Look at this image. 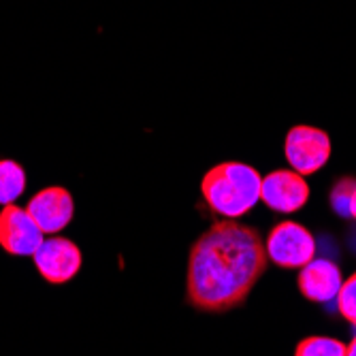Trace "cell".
<instances>
[{
    "label": "cell",
    "mask_w": 356,
    "mask_h": 356,
    "mask_svg": "<svg viewBox=\"0 0 356 356\" xmlns=\"http://www.w3.org/2000/svg\"><path fill=\"white\" fill-rule=\"evenodd\" d=\"M341 284L343 277L339 267L333 261H327V258H314V261L299 269L297 277L299 293L314 303H329L337 299Z\"/></svg>",
    "instance_id": "9"
},
{
    "label": "cell",
    "mask_w": 356,
    "mask_h": 356,
    "mask_svg": "<svg viewBox=\"0 0 356 356\" xmlns=\"http://www.w3.org/2000/svg\"><path fill=\"white\" fill-rule=\"evenodd\" d=\"M295 356H346V343L325 335H312L297 343Z\"/></svg>",
    "instance_id": "11"
},
{
    "label": "cell",
    "mask_w": 356,
    "mask_h": 356,
    "mask_svg": "<svg viewBox=\"0 0 356 356\" xmlns=\"http://www.w3.org/2000/svg\"><path fill=\"white\" fill-rule=\"evenodd\" d=\"M284 156L293 171H297L299 175H314L329 163L331 137L316 126H293L284 139Z\"/></svg>",
    "instance_id": "4"
},
{
    "label": "cell",
    "mask_w": 356,
    "mask_h": 356,
    "mask_svg": "<svg viewBox=\"0 0 356 356\" xmlns=\"http://www.w3.org/2000/svg\"><path fill=\"white\" fill-rule=\"evenodd\" d=\"M309 184L303 175L290 169H277L263 177L261 201L277 213H295L309 201Z\"/></svg>",
    "instance_id": "7"
},
{
    "label": "cell",
    "mask_w": 356,
    "mask_h": 356,
    "mask_svg": "<svg viewBox=\"0 0 356 356\" xmlns=\"http://www.w3.org/2000/svg\"><path fill=\"white\" fill-rule=\"evenodd\" d=\"M350 216L356 220V190H354V194H352V199H350Z\"/></svg>",
    "instance_id": "15"
},
{
    "label": "cell",
    "mask_w": 356,
    "mask_h": 356,
    "mask_svg": "<svg viewBox=\"0 0 356 356\" xmlns=\"http://www.w3.org/2000/svg\"><path fill=\"white\" fill-rule=\"evenodd\" d=\"M337 309L352 327H356V271L348 280H343V284L339 288Z\"/></svg>",
    "instance_id": "13"
},
{
    "label": "cell",
    "mask_w": 356,
    "mask_h": 356,
    "mask_svg": "<svg viewBox=\"0 0 356 356\" xmlns=\"http://www.w3.org/2000/svg\"><path fill=\"white\" fill-rule=\"evenodd\" d=\"M356 190V177L352 175H346V177H339L333 188H331V207L337 216L341 218H348L350 216V199Z\"/></svg>",
    "instance_id": "12"
},
{
    "label": "cell",
    "mask_w": 356,
    "mask_h": 356,
    "mask_svg": "<svg viewBox=\"0 0 356 356\" xmlns=\"http://www.w3.org/2000/svg\"><path fill=\"white\" fill-rule=\"evenodd\" d=\"M263 175L237 160H226L211 167L201 179V194L207 207L229 220L250 213L261 201Z\"/></svg>",
    "instance_id": "2"
},
{
    "label": "cell",
    "mask_w": 356,
    "mask_h": 356,
    "mask_svg": "<svg viewBox=\"0 0 356 356\" xmlns=\"http://www.w3.org/2000/svg\"><path fill=\"white\" fill-rule=\"evenodd\" d=\"M269 267L263 235L237 220H218L192 243L186 299L203 314L241 307Z\"/></svg>",
    "instance_id": "1"
},
{
    "label": "cell",
    "mask_w": 356,
    "mask_h": 356,
    "mask_svg": "<svg viewBox=\"0 0 356 356\" xmlns=\"http://www.w3.org/2000/svg\"><path fill=\"white\" fill-rule=\"evenodd\" d=\"M346 356H356V335H354L352 341L346 346Z\"/></svg>",
    "instance_id": "14"
},
{
    "label": "cell",
    "mask_w": 356,
    "mask_h": 356,
    "mask_svg": "<svg viewBox=\"0 0 356 356\" xmlns=\"http://www.w3.org/2000/svg\"><path fill=\"white\" fill-rule=\"evenodd\" d=\"M45 235L19 205H5L0 209V248L11 256H32L43 243Z\"/></svg>",
    "instance_id": "8"
},
{
    "label": "cell",
    "mask_w": 356,
    "mask_h": 356,
    "mask_svg": "<svg viewBox=\"0 0 356 356\" xmlns=\"http://www.w3.org/2000/svg\"><path fill=\"white\" fill-rule=\"evenodd\" d=\"M26 190V171L9 158L0 160V205H13Z\"/></svg>",
    "instance_id": "10"
},
{
    "label": "cell",
    "mask_w": 356,
    "mask_h": 356,
    "mask_svg": "<svg viewBox=\"0 0 356 356\" xmlns=\"http://www.w3.org/2000/svg\"><path fill=\"white\" fill-rule=\"evenodd\" d=\"M32 261H35L39 275L47 284L62 286L75 280V275L81 271L83 256L75 241L60 235H51L43 239L39 250L32 254Z\"/></svg>",
    "instance_id": "5"
},
{
    "label": "cell",
    "mask_w": 356,
    "mask_h": 356,
    "mask_svg": "<svg viewBox=\"0 0 356 356\" xmlns=\"http://www.w3.org/2000/svg\"><path fill=\"white\" fill-rule=\"evenodd\" d=\"M267 258L280 269H301L316 258V239L307 226L282 220L267 235Z\"/></svg>",
    "instance_id": "3"
},
{
    "label": "cell",
    "mask_w": 356,
    "mask_h": 356,
    "mask_svg": "<svg viewBox=\"0 0 356 356\" xmlns=\"http://www.w3.org/2000/svg\"><path fill=\"white\" fill-rule=\"evenodd\" d=\"M28 216L35 220L45 237L58 235L73 222L75 203L73 194L62 186H49L39 190L24 207Z\"/></svg>",
    "instance_id": "6"
}]
</instances>
